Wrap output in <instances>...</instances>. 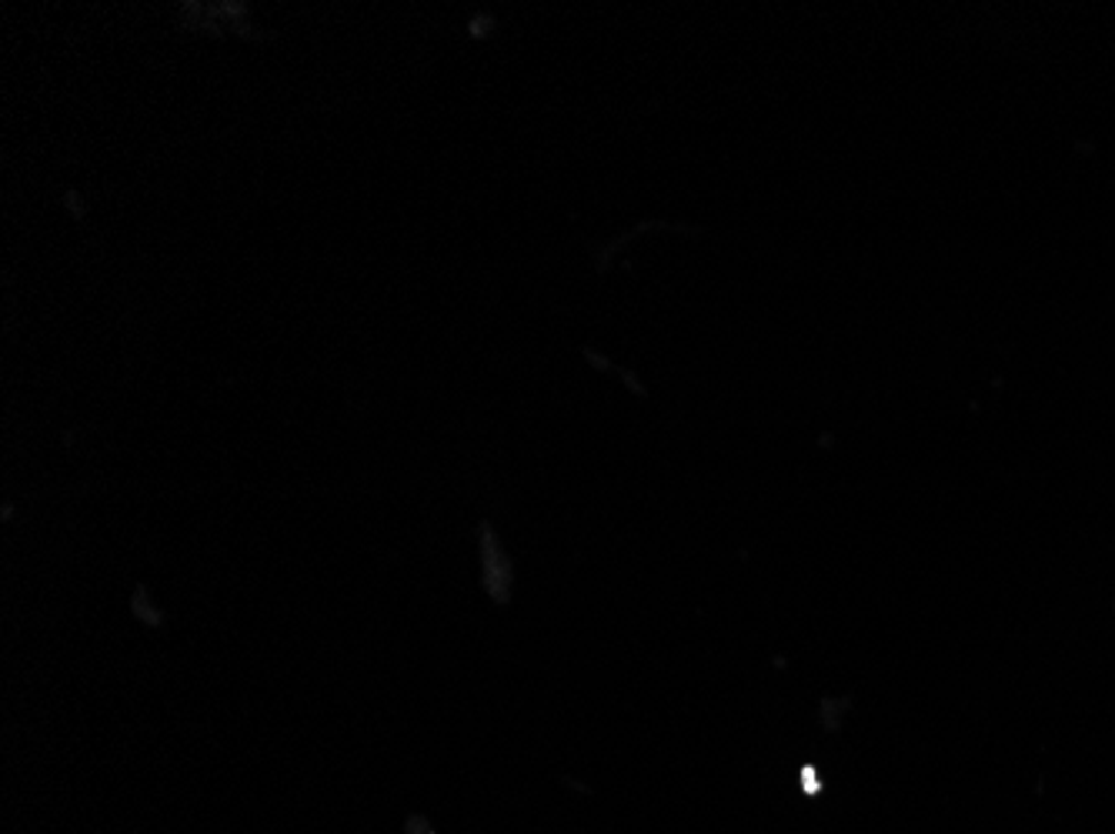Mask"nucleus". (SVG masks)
<instances>
[{
    "label": "nucleus",
    "mask_w": 1115,
    "mask_h": 834,
    "mask_svg": "<svg viewBox=\"0 0 1115 834\" xmlns=\"http://www.w3.org/2000/svg\"><path fill=\"white\" fill-rule=\"evenodd\" d=\"M805 788H809V791H819V784H815V774H812V771H805Z\"/></svg>",
    "instance_id": "f257e3e1"
}]
</instances>
